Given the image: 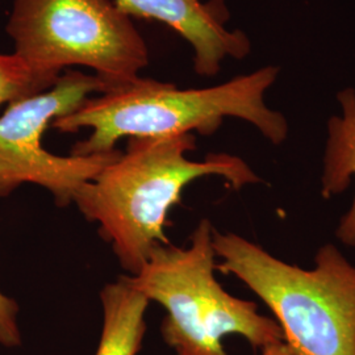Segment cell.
Here are the masks:
<instances>
[{
  "mask_svg": "<svg viewBox=\"0 0 355 355\" xmlns=\"http://www.w3.org/2000/svg\"><path fill=\"white\" fill-rule=\"evenodd\" d=\"M101 302L102 337L95 355H137L146 333L148 297L123 275L104 286Z\"/></svg>",
  "mask_w": 355,
  "mask_h": 355,
  "instance_id": "9c48e42d",
  "label": "cell"
},
{
  "mask_svg": "<svg viewBox=\"0 0 355 355\" xmlns=\"http://www.w3.org/2000/svg\"><path fill=\"white\" fill-rule=\"evenodd\" d=\"M19 305L11 297L0 292V345L17 347L21 345V334L17 324Z\"/></svg>",
  "mask_w": 355,
  "mask_h": 355,
  "instance_id": "8fae6325",
  "label": "cell"
},
{
  "mask_svg": "<svg viewBox=\"0 0 355 355\" xmlns=\"http://www.w3.org/2000/svg\"><path fill=\"white\" fill-rule=\"evenodd\" d=\"M130 17L166 24L190 44L198 76H215L225 60H242L250 51L249 37L228 29L229 13L223 0H114Z\"/></svg>",
  "mask_w": 355,
  "mask_h": 355,
  "instance_id": "52a82bcc",
  "label": "cell"
},
{
  "mask_svg": "<svg viewBox=\"0 0 355 355\" xmlns=\"http://www.w3.org/2000/svg\"><path fill=\"white\" fill-rule=\"evenodd\" d=\"M340 114L328 121L322 170L320 178L321 196L327 200L349 190L355 182V89H345L337 94ZM338 241L355 248V192L347 211L334 232Z\"/></svg>",
  "mask_w": 355,
  "mask_h": 355,
  "instance_id": "ba28073f",
  "label": "cell"
},
{
  "mask_svg": "<svg viewBox=\"0 0 355 355\" xmlns=\"http://www.w3.org/2000/svg\"><path fill=\"white\" fill-rule=\"evenodd\" d=\"M108 91L99 76L70 70L51 89L8 104L0 116V198L31 183L51 191L60 207L73 203L76 191L121 150L57 155L42 146V136L54 120L73 114L91 95Z\"/></svg>",
  "mask_w": 355,
  "mask_h": 355,
  "instance_id": "8992f818",
  "label": "cell"
},
{
  "mask_svg": "<svg viewBox=\"0 0 355 355\" xmlns=\"http://www.w3.org/2000/svg\"><path fill=\"white\" fill-rule=\"evenodd\" d=\"M214 249L216 270L268 306L299 355H355V265L337 245H321L309 270L232 232L214 229Z\"/></svg>",
  "mask_w": 355,
  "mask_h": 355,
  "instance_id": "3957f363",
  "label": "cell"
},
{
  "mask_svg": "<svg viewBox=\"0 0 355 355\" xmlns=\"http://www.w3.org/2000/svg\"><path fill=\"white\" fill-rule=\"evenodd\" d=\"M214 227L203 218L192 232L190 245H158L132 286L166 309L161 334L177 355H228L223 338L239 334L253 349L284 341L274 318L259 315L258 305L223 288L215 277Z\"/></svg>",
  "mask_w": 355,
  "mask_h": 355,
  "instance_id": "277c9868",
  "label": "cell"
},
{
  "mask_svg": "<svg viewBox=\"0 0 355 355\" xmlns=\"http://www.w3.org/2000/svg\"><path fill=\"white\" fill-rule=\"evenodd\" d=\"M261 355H299V353L295 349H292L286 341H280L263 347Z\"/></svg>",
  "mask_w": 355,
  "mask_h": 355,
  "instance_id": "7c38bea8",
  "label": "cell"
},
{
  "mask_svg": "<svg viewBox=\"0 0 355 355\" xmlns=\"http://www.w3.org/2000/svg\"><path fill=\"white\" fill-rule=\"evenodd\" d=\"M7 33L15 53L51 80L83 66L114 91L149 64L145 40L114 0H13Z\"/></svg>",
  "mask_w": 355,
  "mask_h": 355,
  "instance_id": "5b68a950",
  "label": "cell"
},
{
  "mask_svg": "<svg viewBox=\"0 0 355 355\" xmlns=\"http://www.w3.org/2000/svg\"><path fill=\"white\" fill-rule=\"evenodd\" d=\"M278 76L277 66H263L217 86L187 89L140 78L125 87L89 96L73 114L54 120L51 127L62 133L91 129L86 140L74 145V155L112 152L119 141L130 137L193 132L211 136L227 117L252 124L278 146L288 137V123L265 101Z\"/></svg>",
  "mask_w": 355,
  "mask_h": 355,
  "instance_id": "7a4b0ae2",
  "label": "cell"
},
{
  "mask_svg": "<svg viewBox=\"0 0 355 355\" xmlns=\"http://www.w3.org/2000/svg\"><path fill=\"white\" fill-rule=\"evenodd\" d=\"M195 135L130 137L125 152L76 191L73 203L99 227L127 272L136 275L153 249L170 243L167 216L184 189L204 177L224 178L232 189L261 183L242 158L227 153L191 161Z\"/></svg>",
  "mask_w": 355,
  "mask_h": 355,
  "instance_id": "6da1fadb",
  "label": "cell"
},
{
  "mask_svg": "<svg viewBox=\"0 0 355 355\" xmlns=\"http://www.w3.org/2000/svg\"><path fill=\"white\" fill-rule=\"evenodd\" d=\"M55 82L38 76L15 51L0 53V107L44 92Z\"/></svg>",
  "mask_w": 355,
  "mask_h": 355,
  "instance_id": "30bf717a",
  "label": "cell"
}]
</instances>
